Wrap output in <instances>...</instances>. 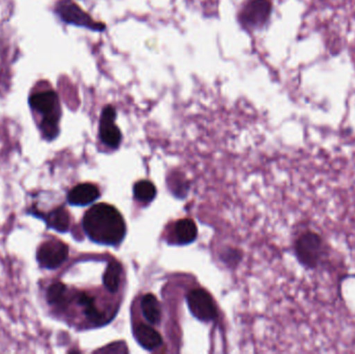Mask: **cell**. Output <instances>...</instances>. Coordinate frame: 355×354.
Wrapping results in <instances>:
<instances>
[{"instance_id": "obj_10", "label": "cell", "mask_w": 355, "mask_h": 354, "mask_svg": "<svg viewBox=\"0 0 355 354\" xmlns=\"http://www.w3.org/2000/svg\"><path fill=\"white\" fill-rule=\"evenodd\" d=\"M100 197V191L96 185L91 183H83V184L75 186L68 193V203L72 206L85 207L91 205L94 202L97 201Z\"/></svg>"}, {"instance_id": "obj_16", "label": "cell", "mask_w": 355, "mask_h": 354, "mask_svg": "<svg viewBox=\"0 0 355 354\" xmlns=\"http://www.w3.org/2000/svg\"><path fill=\"white\" fill-rule=\"evenodd\" d=\"M48 303L55 307H64L67 303V286L62 283L56 282L50 285L46 293Z\"/></svg>"}, {"instance_id": "obj_5", "label": "cell", "mask_w": 355, "mask_h": 354, "mask_svg": "<svg viewBox=\"0 0 355 354\" xmlns=\"http://www.w3.org/2000/svg\"><path fill=\"white\" fill-rule=\"evenodd\" d=\"M54 10L58 18L66 24L83 27L96 33H103L106 30L105 23L95 20L89 12L83 10L73 0H60L55 4Z\"/></svg>"}, {"instance_id": "obj_2", "label": "cell", "mask_w": 355, "mask_h": 354, "mask_svg": "<svg viewBox=\"0 0 355 354\" xmlns=\"http://www.w3.org/2000/svg\"><path fill=\"white\" fill-rule=\"evenodd\" d=\"M29 106L42 116L40 130L46 141H53L60 134V120L62 116L60 98L53 89L37 91L29 97Z\"/></svg>"}, {"instance_id": "obj_11", "label": "cell", "mask_w": 355, "mask_h": 354, "mask_svg": "<svg viewBox=\"0 0 355 354\" xmlns=\"http://www.w3.org/2000/svg\"><path fill=\"white\" fill-rule=\"evenodd\" d=\"M135 339L143 348L152 351L162 344V338L157 330L146 324H139L135 330Z\"/></svg>"}, {"instance_id": "obj_15", "label": "cell", "mask_w": 355, "mask_h": 354, "mask_svg": "<svg viewBox=\"0 0 355 354\" xmlns=\"http://www.w3.org/2000/svg\"><path fill=\"white\" fill-rule=\"evenodd\" d=\"M122 265L118 262H110L103 276L104 286L110 292L116 293L119 290L122 278Z\"/></svg>"}, {"instance_id": "obj_8", "label": "cell", "mask_w": 355, "mask_h": 354, "mask_svg": "<svg viewBox=\"0 0 355 354\" xmlns=\"http://www.w3.org/2000/svg\"><path fill=\"white\" fill-rule=\"evenodd\" d=\"M116 109L112 104L103 108L100 116L99 136L102 143L112 149H116L122 141V132L116 126Z\"/></svg>"}, {"instance_id": "obj_17", "label": "cell", "mask_w": 355, "mask_h": 354, "mask_svg": "<svg viewBox=\"0 0 355 354\" xmlns=\"http://www.w3.org/2000/svg\"><path fill=\"white\" fill-rule=\"evenodd\" d=\"M133 193H135V197L137 201L148 204L155 199L157 191H156V187L153 183L150 182V181L143 180L139 181V182L135 185Z\"/></svg>"}, {"instance_id": "obj_6", "label": "cell", "mask_w": 355, "mask_h": 354, "mask_svg": "<svg viewBox=\"0 0 355 354\" xmlns=\"http://www.w3.org/2000/svg\"><path fill=\"white\" fill-rule=\"evenodd\" d=\"M69 257L68 245L58 239L42 243L37 249L35 259L43 269L54 270L62 265Z\"/></svg>"}, {"instance_id": "obj_3", "label": "cell", "mask_w": 355, "mask_h": 354, "mask_svg": "<svg viewBox=\"0 0 355 354\" xmlns=\"http://www.w3.org/2000/svg\"><path fill=\"white\" fill-rule=\"evenodd\" d=\"M272 8L270 0H248L238 12V22L245 30H261L268 24Z\"/></svg>"}, {"instance_id": "obj_12", "label": "cell", "mask_w": 355, "mask_h": 354, "mask_svg": "<svg viewBox=\"0 0 355 354\" xmlns=\"http://www.w3.org/2000/svg\"><path fill=\"white\" fill-rule=\"evenodd\" d=\"M141 308L148 322L151 324H159L162 319V308L156 297L153 294L145 295L141 299Z\"/></svg>"}, {"instance_id": "obj_13", "label": "cell", "mask_w": 355, "mask_h": 354, "mask_svg": "<svg viewBox=\"0 0 355 354\" xmlns=\"http://www.w3.org/2000/svg\"><path fill=\"white\" fill-rule=\"evenodd\" d=\"M175 234H176L177 242L179 245H189L196 240V236H198V229L191 220L185 218V220H181L177 222Z\"/></svg>"}, {"instance_id": "obj_7", "label": "cell", "mask_w": 355, "mask_h": 354, "mask_svg": "<svg viewBox=\"0 0 355 354\" xmlns=\"http://www.w3.org/2000/svg\"><path fill=\"white\" fill-rule=\"evenodd\" d=\"M188 308L192 315L200 321H212L216 318L217 310L211 295L202 289H193L187 295Z\"/></svg>"}, {"instance_id": "obj_9", "label": "cell", "mask_w": 355, "mask_h": 354, "mask_svg": "<svg viewBox=\"0 0 355 354\" xmlns=\"http://www.w3.org/2000/svg\"><path fill=\"white\" fill-rule=\"evenodd\" d=\"M31 214L42 218L47 224L48 228L56 231L58 233L68 232L70 228V215L64 207H58L51 210L47 214H43L42 212L35 209H31Z\"/></svg>"}, {"instance_id": "obj_4", "label": "cell", "mask_w": 355, "mask_h": 354, "mask_svg": "<svg viewBox=\"0 0 355 354\" xmlns=\"http://www.w3.org/2000/svg\"><path fill=\"white\" fill-rule=\"evenodd\" d=\"M327 253L324 240L318 233L306 231L295 242V254L300 264L314 269L322 262Z\"/></svg>"}, {"instance_id": "obj_14", "label": "cell", "mask_w": 355, "mask_h": 354, "mask_svg": "<svg viewBox=\"0 0 355 354\" xmlns=\"http://www.w3.org/2000/svg\"><path fill=\"white\" fill-rule=\"evenodd\" d=\"M78 305H80L83 308L85 311V317L93 322V324H100L105 320V316L104 313H102L97 306L95 303V299L89 295L85 294V293H80L78 295Z\"/></svg>"}, {"instance_id": "obj_1", "label": "cell", "mask_w": 355, "mask_h": 354, "mask_svg": "<svg viewBox=\"0 0 355 354\" xmlns=\"http://www.w3.org/2000/svg\"><path fill=\"white\" fill-rule=\"evenodd\" d=\"M83 230L93 242L116 247L126 236V224L122 214L107 204H98L83 216Z\"/></svg>"}]
</instances>
